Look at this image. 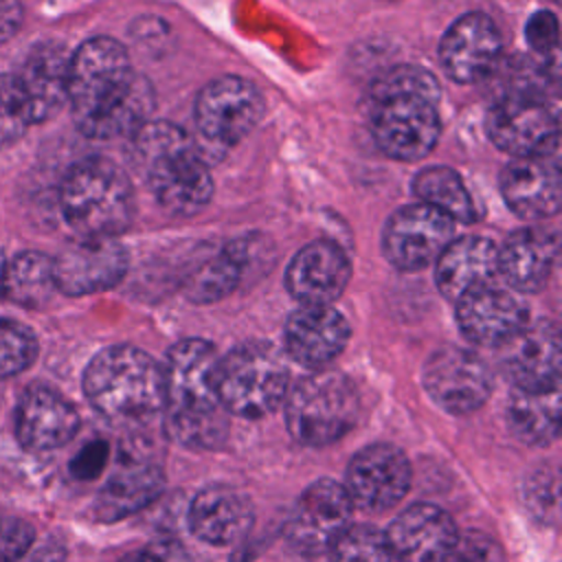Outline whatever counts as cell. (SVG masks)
Segmentation results:
<instances>
[{
  "label": "cell",
  "mask_w": 562,
  "mask_h": 562,
  "mask_svg": "<svg viewBox=\"0 0 562 562\" xmlns=\"http://www.w3.org/2000/svg\"><path fill=\"white\" fill-rule=\"evenodd\" d=\"M250 244L246 239L231 241L222 252L198 266L184 281V294L193 303H213L231 294L246 268H248Z\"/></svg>",
  "instance_id": "30"
},
{
  "label": "cell",
  "mask_w": 562,
  "mask_h": 562,
  "mask_svg": "<svg viewBox=\"0 0 562 562\" xmlns=\"http://www.w3.org/2000/svg\"><path fill=\"white\" fill-rule=\"evenodd\" d=\"M162 485L165 476L156 463L140 457L125 459L99 490L94 498V514L103 522L127 518L154 503L162 492Z\"/></svg>",
  "instance_id": "27"
},
{
  "label": "cell",
  "mask_w": 562,
  "mask_h": 562,
  "mask_svg": "<svg viewBox=\"0 0 562 562\" xmlns=\"http://www.w3.org/2000/svg\"><path fill=\"white\" fill-rule=\"evenodd\" d=\"M386 544L397 562H448L457 551L452 516L430 503L402 509L389 525Z\"/></svg>",
  "instance_id": "16"
},
{
  "label": "cell",
  "mask_w": 562,
  "mask_h": 562,
  "mask_svg": "<svg viewBox=\"0 0 562 562\" xmlns=\"http://www.w3.org/2000/svg\"><path fill=\"white\" fill-rule=\"evenodd\" d=\"M0 288L4 296L24 307H42L57 292L53 257L26 250L4 263Z\"/></svg>",
  "instance_id": "31"
},
{
  "label": "cell",
  "mask_w": 562,
  "mask_h": 562,
  "mask_svg": "<svg viewBox=\"0 0 562 562\" xmlns=\"http://www.w3.org/2000/svg\"><path fill=\"white\" fill-rule=\"evenodd\" d=\"M4 263H7V261H4V257H2V252H0V279H2V270H4Z\"/></svg>",
  "instance_id": "43"
},
{
  "label": "cell",
  "mask_w": 562,
  "mask_h": 562,
  "mask_svg": "<svg viewBox=\"0 0 562 562\" xmlns=\"http://www.w3.org/2000/svg\"><path fill=\"white\" fill-rule=\"evenodd\" d=\"M127 272V252L114 237H79L53 259L55 285L70 296L114 288Z\"/></svg>",
  "instance_id": "15"
},
{
  "label": "cell",
  "mask_w": 562,
  "mask_h": 562,
  "mask_svg": "<svg viewBox=\"0 0 562 562\" xmlns=\"http://www.w3.org/2000/svg\"><path fill=\"white\" fill-rule=\"evenodd\" d=\"M255 509L250 498L231 485L200 490L187 512L191 533L213 547H228L241 540L252 527Z\"/></svg>",
  "instance_id": "23"
},
{
  "label": "cell",
  "mask_w": 562,
  "mask_h": 562,
  "mask_svg": "<svg viewBox=\"0 0 562 562\" xmlns=\"http://www.w3.org/2000/svg\"><path fill=\"white\" fill-rule=\"evenodd\" d=\"M347 318L329 305H301L285 323L283 342L288 356L307 367L325 369L349 342Z\"/></svg>",
  "instance_id": "22"
},
{
  "label": "cell",
  "mask_w": 562,
  "mask_h": 562,
  "mask_svg": "<svg viewBox=\"0 0 562 562\" xmlns=\"http://www.w3.org/2000/svg\"><path fill=\"white\" fill-rule=\"evenodd\" d=\"M448 562H481V560H476L472 555H452Z\"/></svg>",
  "instance_id": "42"
},
{
  "label": "cell",
  "mask_w": 562,
  "mask_h": 562,
  "mask_svg": "<svg viewBox=\"0 0 562 562\" xmlns=\"http://www.w3.org/2000/svg\"><path fill=\"white\" fill-rule=\"evenodd\" d=\"M454 303L461 334L481 347H501L529 323L522 299L492 283L465 292Z\"/></svg>",
  "instance_id": "18"
},
{
  "label": "cell",
  "mask_w": 562,
  "mask_h": 562,
  "mask_svg": "<svg viewBox=\"0 0 562 562\" xmlns=\"http://www.w3.org/2000/svg\"><path fill=\"white\" fill-rule=\"evenodd\" d=\"M283 406L292 439L310 448L342 439L360 415L356 386L347 375L329 369H316L290 386Z\"/></svg>",
  "instance_id": "8"
},
{
  "label": "cell",
  "mask_w": 562,
  "mask_h": 562,
  "mask_svg": "<svg viewBox=\"0 0 562 562\" xmlns=\"http://www.w3.org/2000/svg\"><path fill=\"white\" fill-rule=\"evenodd\" d=\"M351 509L342 483L318 479L299 496L285 522V538L303 555L327 553L351 527Z\"/></svg>",
  "instance_id": "12"
},
{
  "label": "cell",
  "mask_w": 562,
  "mask_h": 562,
  "mask_svg": "<svg viewBox=\"0 0 562 562\" xmlns=\"http://www.w3.org/2000/svg\"><path fill=\"white\" fill-rule=\"evenodd\" d=\"M132 136L149 191L167 213L189 217L211 202V171L184 130L167 121L149 119Z\"/></svg>",
  "instance_id": "4"
},
{
  "label": "cell",
  "mask_w": 562,
  "mask_h": 562,
  "mask_svg": "<svg viewBox=\"0 0 562 562\" xmlns=\"http://www.w3.org/2000/svg\"><path fill=\"white\" fill-rule=\"evenodd\" d=\"M37 356L35 334L11 318H0V378L22 373Z\"/></svg>",
  "instance_id": "34"
},
{
  "label": "cell",
  "mask_w": 562,
  "mask_h": 562,
  "mask_svg": "<svg viewBox=\"0 0 562 562\" xmlns=\"http://www.w3.org/2000/svg\"><path fill=\"white\" fill-rule=\"evenodd\" d=\"M422 384L439 408L450 415H468L487 402L494 378L474 351L448 345L428 356L422 369Z\"/></svg>",
  "instance_id": "10"
},
{
  "label": "cell",
  "mask_w": 562,
  "mask_h": 562,
  "mask_svg": "<svg viewBox=\"0 0 562 562\" xmlns=\"http://www.w3.org/2000/svg\"><path fill=\"white\" fill-rule=\"evenodd\" d=\"M555 237L540 228H520L498 248V277L516 292L540 290L555 261Z\"/></svg>",
  "instance_id": "28"
},
{
  "label": "cell",
  "mask_w": 562,
  "mask_h": 562,
  "mask_svg": "<svg viewBox=\"0 0 562 562\" xmlns=\"http://www.w3.org/2000/svg\"><path fill=\"white\" fill-rule=\"evenodd\" d=\"M509 432L527 446H549L560 435V386L549 391H518L507 400Z\"/></svg>",
  "instance_id": "29"
},
{
  "label": "cell",
  "mask_w": 562,
  "mask_h": 562,
  "mask_svg": "<svg viewBox=\"0 0 562 562\" xmlns=\"http://www.w3.org/2000/svg\"><path fill=\"white\" fill-rule=\"evenodd\" d=\"M490 140L514 158L555 154L560 123L555 108L536 90H512L485 116Z\"/></svg>",
  "instance_id": "9"
},
{
  "label": "cell",
  "mask_w": 562,
  "mask_h": 562,
  "mask_svg": "<svg viewBox=\"0 0 562 562\" xmlns=\"http://www.w3.org/2000/svg\"><path fill=\"white\" fill-rule=\"evenodd\" d=\"M327 562H391L386 538L371 525L349 527L327 551Z\"/></svg>",
  "instance_id": "33"
},
{
  "label": "cell",
  "mask_w": 562,
  "mask_h": 562,
  "mask_svg": "<svg viewBox=\"0 0 562 562\" xmlns=\"http://www.w3.org/2000/svg\"><path fill=\"white\" fill-rule=\"evenodd\" d=\"M501 369L518 391L560 386V334L549 321L525 325L501 347Z\"/></svg>",
  "instance_id": "17"
},
{
  "label": "cell",
  "mask_w": 562,
  "mask_h": 562,
  "mask_svg": "<svg viewBox=\"0 0 562 562\" xmlns=\"http://www.w3.org/2000/svg\"><path fill=\"white\" fill-rule=\"evenodd\" d=\"M454 239V222L417 202L397 209L384 224L382 252L400 270L413 272L437 261Z\"/></svg>",
  "instance_id": "14"
},
{
  "label": "cell",
  "mask_w": 562,
  "mask_h": 562,
  "mask_svg": "<svg viewBox=\"0 0 562 562\" xmlns=\"http://www.w3.org/2000/svg\"><path fill=\"white\" fill-rule=\"evenodd\" d=\"M496 277L498 246L487 237H454L437 257L435 283L450 301H457L474 288L492 283Z\"/></svg>",
  "instance_id": "26"
},
{
  "label": "cell",
  "mask_w": 562,
  "mask_h": 562,
  "mask_svg": "<svg viewBox=\"0 0 562 562\" xmlns=\"http://www.w3.org/2000/svg\"><path fill=\"white\" fill-rule=\"evenodd\" d=\"M217 360L215 347L202 338H184L167 351L165 428L184 448L215 450L228 435V413L215 389Z\"/></svg>",
  "instance_id": "2"
},
{
  "label": "cell",
  "mask_w": 562,
  "mask_h": 562,
  "mask_svg": "<svg viewBox=\"0 0 562 562\" xmlns=\"http://www.w3.org/2000/svg\"><path fill=\"white\" fill-rule=\"evenodd\" d=\"M68 66L70 55L61 44H37L15 75L26 101L31 123H42L57 114L68 101Z\"/></svg>",
  "instance_id": "25"
},
{
  "label": "cell",
  "mask_w": 562,
  "mask_h": 562,
  "mask_svg": "<svg viewBox=\"0 0 562 562\" xmlns=\"http://www.w3.org/2000/svg\"><path fill=\"white\" fill-rule=\"evenodd\" d=\"M105 461H108V443L101 439H94L75 454V459L70 461V472L72 476L88 481L103 472Z\"/></svg>",
  "instance_id": "40"
},
{
  "label": "cell",
  "mask_w": 562,
  "mask_h": 562,
  "mask_svg": "<svg viewBox=\"0 0 562 562\" xmlns=\"http://www.w3.org/2000/svg\"><path fill=\"white\" fill-rule=\"evenodd\" d=\"M413 193L422 204L443 213L452 222L470 224L479 220V209L472 193L461 176L450 167L441 165L422 169L413 180Z\"/></svg>",
  "instance_id": "32"
},
{
  "label": "cell",
  "mask_w": 562,
  "mask_h": 562,
  "mask_svg": "<svg viewBox=\"0 0 562 562\" xmlns=\"http://www.w3.org/2000/svg\"><path fill=\"white\" fill-rule=\"evenodd\" d=\"M525 37L538 53H551L558 46V18L551 11H536L525 24Z\"/></svg>",
  "instance_id": "38"
},
{
  "label": "cell",
  "mask_w": 562,
  "mask_h": 562,
  "mask_svg": "<svg viewBox=\"0 0 562 562\" xmlns=\"http://www.w3.org/2000/svg\"><path fill=\"white\" fill-rule=\"evenodd\" d=\"M35 542L31 522L7 516L0 518V562H20Z\"/></svg>",
  "instance_id": "37"
},
{
  "label": "cell",
  "mask_w": 562,
  "mask_h": 562,
  "mask_svg": "<svg viewBox=\"0 0 562 562\" xmlns=\"http://www.w3.org/2000/svg\"><path fill=\"white\" fill-rule=\"evenodd\" d=\"M83 393L92 408L112 424H147L162 413V367L138 347L112 345L86 367Z\"/></svg>",
  "instance_id": "5"
},
{
  "label": "cell",
  "mask_w": 562,
  "mask_h": 562,
  "mask_svg": "<svg viewBox=\"0 0 562 562\" xmlns=\"http://www.w3.org/2000/svg\"><path fill=\"white\" fill-rule=\"evenodd\" d=\"M68 101L77 127L88 138L108 140L140 130L151 119L156 97L132 68L123 44L92 37L70 55Z\"/></svg>",
  "instance_id": "1"
},
{
  "label": "cell",
  "mask_w": 562,
  "mask_h": 562,
  "mask_svg": "<svg viewBox=\"0 0 562 562\" xmlns=\"http://www.w3.org/2000/svg\"><path fill=\"white\" fill-rule=\"evenodd\" d=\"M119 562H193V560L178 540L162 538L127 553Z\"/></svg>",
  "instance_id": "39"
},
{
  "label": "cell",
  "mask_w": 562,
  "mask_h": 562,
  "mask_svg": "<svg viewBox=\"0 0 562 562\" xmlns=\"http://www.w3.org/2000/svg\"><path fill=\"white\" fill-rule=\"evenodd\" d=\"M411 479V461L397 446L371 443L351 457L342 487L353 507L382 514L406 496Z\"/></svg>",
  "instance_id": "13"
},
{
  "label": "cell",
  "mask_w": 562,
  "mask_h": 562,
  "mask_svg": "<svg viewBox=\"0 0 562 562\" xmlns=\"http://www.w3.org/2000/svg\"><path fill=\"white\" fill-rule=\"evenodd\" d=\"M351 279V263L345 250L316 239L303 246L285 270V288L301 305H329L342 294Z\"/></svg>",
  "instance_id": "21"
},
{
  "label": "cell",
  "mask_w": 562,
  "mask_h": 562,
  "mask_svg": "<svg viewBox=\"0 0 562 562\" xmlns=\"http://www.w3.org/2000/svg\"><path fill=\"white\" fill-rule=\"evenodd\" d=\"M501 195L520 217L540 220L555 215L562 202V180L547 156L514 158L501 171Z\"/></svg>",
  "instance_id": "24"
},
{
  "label": "cell",
  "mask_w": 562,
  "mask_h": 562,
  "mask_svg": "<svg viewBox=\"0 0 562 562\" xmlns=\"http://www.w3.org/2000/svg\"><path fill=\"white\" fill-rule=\"evenodd\" d=\"M64 560V551L57 544H44L37 549H29V553L20 560V562H61Z\"/></svg>",
  "instance_id": "41"
},
{
  "label": "cell",
  "mask_w": 562,
  "mask_h": 562,
  "mask_svg": "<svg viewBox=\"0 0 562 562\" xmlns=\"http://www.w3.org/2000/svg\"><path fill=\"white\" fill-rule=\"evenodd\" d=\"M79 413L50 386L26 389L15 408V437L22 448L33 452L57 450L79 430Z\"/></svg>",
  "instance_id": "20"
},
{
  "label": "cell",
  "mask_w": 562,
  "mask_h": 562,
  "mask_svg": "<svg viewBox=\"0 0 562 562\" xmlns=\"http://www.w3.org/2000/svg\"><path fill=\"white\" fill-rule=\"evenodd\" d=\"M61 213L79 237H116L134 217V189L127 173L108 158L75 162L61 182Z\"/></svg>",
  "instance_id": "6"
},
{
  "label": "cell",
  "mask_w": 562,
  "mask_h": 562,
  "mask_svg": "<svg viewBox=\"0 0 562 562\" xmlns=\"http://www.w3.org/2000/svg\"><path fill=\"white\" fill-rule=\"evenodd\" d=\"M263 114V97L241 77H220L195 99V127L215 147H231L246 138Z\"/></svg>",
  "instance_id": "11"
},
{
  "label": "cell",
  "mask_w": 562,
  "mask_h": 562,
  "mask_svg": "<svg viewBox=\"0 0 562 562\" xmlns=\"http://www.w3.org/2000/svg\"><path fill=\"white\" fill-rule=\"evenodd\" d=\"M441 88L426 68L395 66L369 88V121L378 147L395 160H422L439 138Z\"/></svg>",
  "instance_id": "3"
},
{
  "label": "cell",
  "mask_w": 562,
  "mask_h": 562,
  "mask_svg": "<svg viewBox=\"0 0 562 562\" xmlns=\"http://www.w3.org/2000/svg\"><path fill=\"white\" fill-rule=\"evenodd\" d=\"M525 505L529 512L538 514L544 522L555 520V507H558V476L555 472L538 470L531 472L529 479H525Z\"/></svg>",
  "instance_id": "36"
},
{
  "label": "cell",
  "mask_w": 562,
  "mask_h": 562,
  "mask_svg": "<svg viewBox=\"0 0 562 562\" xmlns=\"http://www.w3.org/2000/svg\"><path fill=\"white\" fill-rule=\"evenodd\" d=\"M215 389L228 415L259 419L283 404L290 389V369L274 345L244 342L217 360Z\"/></svg>",
  "instance_id": "7"
},
{
  "label": "cell",
  "mask_w": 562,
  "mask_h": 562,
  "mask_svg": "<svg viewBox=\"0 0 562 562\" xmlns=\"http://www.w3.org/2000/svg\"><path fill=\"white\" fill-rule=\"evenodd\" d=\"M29 125L31 119L18 79L0 75V147L15 143Z\"/></svg>",
  "instance_id": "35"
},
{
  "label": "cell",
  "mask_w": 562,
  "mask_h": 562,
  "mask_svg": "<svg viewBox=\"0 0 562 562\" xmlns=\"http://www.w3.org/2000/svg\"><path fill=\"white\" fill-rule=\"evenodd\" d=\"M503 40L485 13H465L450 24L439 44V61L457 83H474L492 72Z\"/></svg>",
  "instance_id": "19"
}]
</instances>
